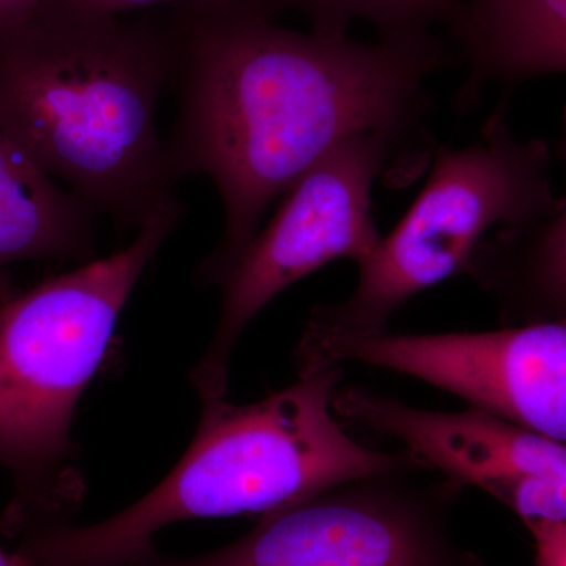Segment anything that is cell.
I'll list each match as a JSON object with an SVG mask.
<instances>
[{"label": "cell", "instance_id": "cell-9", "mask_svg": "<svg viewBox=\"0 0 566 566\" xmlns=\"http://www.w3.org/2000/svg\"><path fill=\"white\" fill-rule=\"evenodd\" d=\"M333 411L400 442L427 471L485 491L527 528L566 520L565 442L482 409L428 411L364 386H338Z\"/></svg>", "mask_w": 566, "mask_h": 566}, {"label": "cell", "instance_id": "cell-12", "mask_svg": "<svg viewBox=\"0 0 566 566\" xmlns=\"http://www.w3.org/2000/svg\"><path fill=\"white\" fill-rule=\"evenodd\" d=\"M464 274L497 304L502 327L566 322V203L501 223L475 245Z\"/></svg>", "mask_w": 566, "mask_h": 566}, {"label": "cell", "instance_id": "cell-14", "mask_svg": "<svg viewBox=\"0 0 566 566\" xmlns=\"http://www.w3.org/2000/svg\"><path fill=\"white\" fill-rule=\"evenodd\" d=\"M221 2H234V0H46L39 17L122 18L129 11L150 9V7L161 6V3L186 6V3Z\"/></svg>", "mask_w": 566, "mask_h": 566}, {"label": "cell", "instance_id": "cell-13", "mask_svg": "<svg viewBox=\"0 0 566 566\" xmlns=\"http://www.w3.org/2000/svg\"><path fill=\"white\" fill-rule=\"evenodd\" d=\"M275 13L297 11L323 35H348L353 21L371 22L379 36H408L447 29L455 21L461 0H271Z\"/></svg>", "mask_w": 566, "mask_h": 566}, {"label": "cell", "instance_id": "cell-7", "mask_svg": "<svg viewBox=\"0 0 566 566\" xmlns=\"http://www.w3.org/2000/svg\"><path fill=\"white\" fill-rule=\"evenodd\" d=\"M461 490L427 469L363 476L262 516L212 553L172 557L151 546L115 566H480L449 527Z\"/></svg>", "mask_w": 566, "mask_h": 566}, {"label": "cell", "instance_id": "cell-4", "mask_svg": "<svg viewBox=\"0 0 566 566\" xmlns=\"http://www.w3.org/2000/svg\"><path fill=\"white\" fill-rule=\"evenodd\" d=\"M182 212L177 197L167 200L122 251L0 305V468L13 483L2 531L11 538L73 523L85 493L73 465L74 412L123 308Z\"/></svg>", "mask_w": 566, "mask_h": 566}, {"label": "cell", "instance_id": "cell-17", "mask_svg": "<svg viewBox=\"0 0 566 566\" xmlns=\"http://www.w3.org/2000/svg\"><path fill=\"white\" fill-rule=\"evenodd\" d=\"M0 566H28V564L18 551L9 553V551L0 549Z\"/></svg>", "mask_w": 566, "mask_h": 566}, {"label": "cell", "instance_id": "cell-2", "mask_svg": "<svg viewBox=\"0 0 566 566\" xmlns=\"http://www.w3.org/2000/svg\"><path fill=\"white\" fill-rule=\"evenodd\" d=\"M172 77L169 25L39 17L0 32V117L44 172L123 229L175 197L156 125Z\"/></svg>", "mask_w": 566, "mask_h": 566}, {"label": "cell", "instance_id": "cell-6", "mask_svg": "<svg viewBox=\"0 0 566 566\" xmlns=\"http://www.w3.org/2000/svg\"><path fill=\"white\" fill-rule=\"evenodd\" d=\"M385 177L406 182L416 175L390 142L359 134L342 142L283 193L274 218L219 283L221 314L189 375L200 401L227 397L234 348L271 301L335 260L359 263L374 251L381 233L371 193L375 181Z\"/></svg>", "mask_w": 566, "mask_h": 566}, {"label": "cell", "instance_id": "cell-1", "mask_svg": "<svg viewBox=\"0 0 566 566\" xmlns=\"http://www.w3.org/2000/svg\"><path fill=\"white\" fill-rule=\"evenodd\" d=\"M270 0L186 3L169 24L178 118L166 140L175 182L207 175L223 232L197 271L219 285L264 211L359 134L390 142L417 175L433 156L427 81L455 63L434 32L378 36L281 28Z\"/></svg>", "mask_w": 566, "mask_h": 566}, {"label": "cell", "instance_id": "cell-16", "mask_svg": "<svg viewBox=\"0 0 566 566\" xmlns=\"http://www.w3.org/2000/svg\"><path fill=\"white\" fill-rule=\"evenodd\" d=\"M46 0H0V32L21 28L39 17Z\"/></svg>", "mask_w": 566, "mask_h": 566}, {"label": "cell", "instance_id": "cell-5", "mask_svg": "<svg viewBox=\"0 0 566 566\" xmlns=\"http://www.w3.org/2000/svg\"><path fill=\"white\" fill-rule=\"evenodd\" d=\"M506 109L509 102L502 99L474 144L434 148L415 203L357 263L359 281L352 296L312 308L305 335L386 331L395 312L416 294L464 274L486 233L556 202L549 145L516 139L506 126Z\"/></svg>", "mask_w": 566, "mask_h": 566}, {"label": "cell", "instance_id": "cell-15", "mask_svg": "<svg viewBox=\"0 0 566 566\" xmlns=\"http://www.w3.org/2000/svg\"><path fill=\"white\" fill-rule=\"evenodd\" d=\"M536 566H566V520L543 521L528 528Z\"/></svg>", "mask_w": 566, "mask_h": 566}, {"label": "cell", "instance_id": "cell-10", "mask_svg": "<svg viewBox=\"0 0 566 566\" xmlns=\"http://www.w3.org/2000/svg\"><path fill=\"white\" fill-rule=\"evenodd\" d=\"M468 76L455 106L474 109L488 85L513 88L566 70V0H461L449 28Z\"/></svg>", "mask_w": 566, "mask_h": 566}, {"label": "cell", "instance_id": "cell-3", "mask_svg": "<svg viewBox=\"0 0 566 566\" xmlns=\"http://www.w3.org/2000/svg\"><path fill=\"white\" fill-rule=\"evenodd\" d=\"M340 367L300 371L294 385L255 403L202 401L191 446L170 474L117 515L44 528L18 539L28 566H115L178 521L270 515L363 476L423 469L346 433L334 415Z\"/></svg>", "mask_w": 566, "mask_h": 566}, {"label": "cell", "instance_id": "cell-8", "mask_svg": "<svg viewBox=\"0 0 566 566\" xmlns=\"http://www.w3.org/2000/svg\"><path fill=\"white\" fill-rule=\"evenodd\" d=\"M297 371L360 363L412 376L469 408L566 439V322L491 333L305 335Z\"/></svg>", "mask_w": 566, "mask_h": 566}, {"label": "cell", "instance_id": "cell-11", "mask_svg": "<svg viewBox=\"0 0 566 566\" xmlns=\"http://www.w3.org/2000/svg\"><path fill=\"white\" fill-rule=\"evenodd\" d=\"M95 212L50 177L0 117V305L10 270L36 260H95Z\"/></svg>", "mask_w": 566, "mask_h": 566}]
</instances>
